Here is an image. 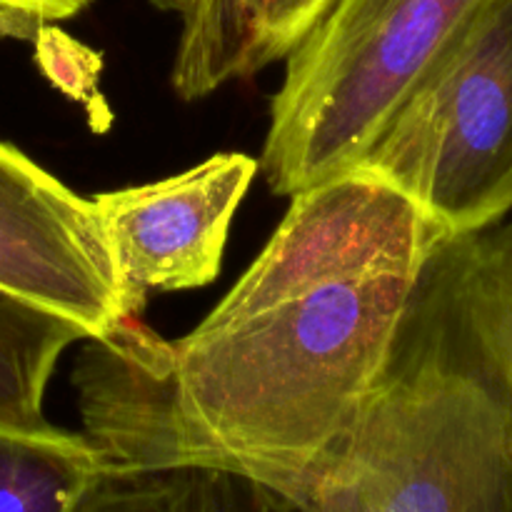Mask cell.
I'll return each mask as SVG.
<instances>
[{"mask_svg":"<svg viewBox=\"0 0 512 512\" xmlns=\"http://www.w3.org/2000/svg\"><path fill=\"white\" fill-rule=\"evenodd\" d=\"M295 505L303 512H512V410L440 250L383 375Z\"/></svg>","mask_w":512,"mask_h":512,"instance_id":"cell-2","label":"cell"},{"mask_svg":"<svg viewBox=\"0 0 512 512\" xmlns=\"http://www.w3.org/2000/svg\"><path fill=\"white\" fill-rule=\"evenodd\" d=\"M355 168L413 200L448 238L512 215V0H488Z\"/></svg>","mask_w":512,"mask_h":512,"instance_id":"cell-4","label":"cell"},{"mask_svg":"<svg viewBox=\"0 0 512 512\" xmlns=\"http://www.w3.org/2000/svg\"><path fill=\"white\" fill-rule=\"evenodd\" d=\"M0 285L108 338L128 315L93 200L0 140Z\"/></svg>","mask_w":512,"mask_h":512,"instance_id":"cell-5","label":"cell"},{"mask_svg":"<svg viewBox=\"0 0 512 512\" xmlns=\"http://www.w3.org/2000/svg\"><path fill=\"white\" fill-rule=\"evenodd\" d=\"M75 512H175L168 475L108 473L85 493Z\"/></svg>","mask_w":512,"mask_h":512,"instance_id":"cell-12","label":"cell"},{"mask_svg":"<svg viewBox=\"0 0 512 512\" xmlns=\"http://www.w3.org/2000/svg\"><path fill=\"white\" fill-rule=\"evenodd\" d=\"M260 163L248 153H218L148 185L95 195L130 318L153 290L203 288L220 275L235 210Z\"/></svg>","mask_w":512,"mask_h":512,"instance_id":"cell-6","label":"cell"},{"mask_svg":"<svg viewBox=\"0 0 512 512\" xmlns=\"http://www.w3.org/2000/svg\"><path fill=\"white\" fill-rule=\"evenodd\" d=\"M83 325L0 285V423L38 430L45 388L60 355L88 343Z\"/></svg>","mask_w":512,"mask_h":512,"instance_id":"cell-9","label":"cell"},{"mask_svg":"<svg viewBox=\"0 0 512 512\" xmlns=\"http://www.w3.org/2000/svg\"><path fill=\"white\" fill-rule=\"evenodd\" d=\"M178 18L170 85L178 98H208L290 53L335 0H150Z\"/></svg>","mask_w":512,"mask_h":512,"instance_id":"cell-7","label":"cell"},{"mask_svg":"<svg viewBox=\"0 0 512 512\" xmlns=\"http://www.w3.org/2000/svg\"><path fill=\"white\" fill-rule=\"evenodd\" d=\"M110 468L85 435L0 423V512H75Z\"/></svg>","mask_w":512,"mask_h":512,"instance_id":"cell-8","label":"cell"},{"mask_svg":"<svg viewBox=\"0 0 512 512\" xmlns=\"http://www.w3.org/2000/svg\"><path fill=\"white\" fill-rule=\"evenodd\" d=\"M175 512H303L265 485L218 470L165 473Z\"/></svg>","mask_w":512,"mask_h":512,"instance_id":"cell-11","label":"cell"},{"mask_svg":"<svg viewBox=\"0 0 512 512\" xmlns=\"http://www.w3.org/2000/svg\"><path fill=\"white\" fill-rule=\"evenodd\" d=\"M488 0H335L285 58L260 173L300 190L355 168Z\"/></svg>","mask_w":512,"mask_h":512,"instance_id":"cell-3","label":"cell"},{"mask_svg":"<svg viewBox=\"0 0 512 512\" xmlns=\"http://www.w3.org/2000/svg\"><path fill=\"white\" fill-rule=\"evenodd\" d=\"M93 0H0V38L38 40L40 33L83 13Z\"/></svg>","mask_w":512,"mask_h":512,"instance_id":"cell-13","label":"cell"},{"mask_svg":"<svg viewBox=\"0 0 512 512\" xmlns=\"http://www.w3.org/2000/svg\"><path fill=\"white\" fill-rule=\"evenodd\" d=\"M440 258L512 410V215L480 233L450 238Z\"/></svg>","mask_w":512,"mask_h":512,"instance_id":"cell-10","label":"cell"},{"mask_svg":"<svg viewBox=\"0 0 512 512\" xmlns=\"http://www.w3.org/2000/svg\"><path fill=\"white\" fill-rule=\"evenodd\" d=\"M448 235L350 168L293 195L243 278L178 340L125 318L73 385L110 473L218 470L293 500L355 423Z\"/></svg>","mask_w":512,"mask_h":512,"instance_id":"cell-1","label":"cell"}]
</instances>
